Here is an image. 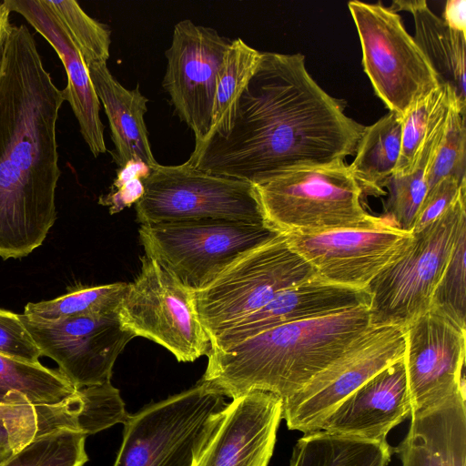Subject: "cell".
I'll return each mask as SVG.
<instances>
[{
  "instance_id": "6da1fadb",
  "label": "cell",
  "mask_w": 466,
  "mask_h": 466,
  "mask_svg": "<svg viewBox=\"0 0 466 466\" xmlns=\"http://www.w3.org/2000/svg\"><path fill=\"white\" fill-rule=\"evenodd\" d=\"M364 129L310 76L302 54L261 52L228 134L195 146L187 162L257 185L292 169L343 162Z\"/></svg>"
},
{
  "instance_id": "7a4b0ae2",
  "label": "cell",
  "mask_w": 466,
  "mask_h": 466,
  "mask_svg": "<svg viewBox=\"0 0 466 466\" xmlns=\"http://www.w3.org/2000/svg\"><path fill=\"white\" fill-rule=\"evenodd\" d=\"M65 101L25 25H11L0 62V257L28 256L57 213L56 121Z\"/></svg>"
},
{
  "instance_id": "3957f363",
  "label": "cell",
  "mask_w": 466,
  "mask_h": 466,
  "mask_svg": "<svg viewBox=\"0 0 466 466\" xmlns=\"http://www.w3.org/2000/svg\"><path fill=\"white\" fill-rule=\"evenodd\" d=\"M370 325L367 306L279 325L228 348L209 349L199 381L232 399L260 390L284 400Z\"/></svg>"
},
{
  "instance_id": "277c9868",
  "label": "cell",
  "mask_w": 466,
  "mask_h": 466,
  "mask_svg": "<svg viewBox=\"0 0 466 466\" xmlns=\"http://www.w3.org/2000/svg\"><path fill=\"white\" fill-rule=\"evenodd\" d=\"M266 223L280 234L370 228L383 218L361 205L345 162L292 169L254 185Z\"/></svg>"
},
{
  "instance_id": "5b68a950",
  "label": "cell",
  "mask_w": 466,
  "mask_h": 466,
  "mask_svg": "<svg viewBox=\"0 0 466 466\" xmlns=\"http://www.w3.org/2000/svg\"><path fill=\"white\" fill-rule=\"evenodd\" d=\"M226 406L224 396L198 381L128 415L113 466H197Z\"/></svg>"
},
{
  "instance_id": "8992f818",
  "label": "cell",
  "mask_w": 466,
  "mask_h": 466,
  "mask_svg": "<svg viewBox=\"0 0 466 466\" xmlns=\"http://www.w3.org/2000/svg\"><path fill=\"white\" fill-rule=\"evenodd\" d=\"M465 200L463 189L440 218L412 233L406 248L370 283V325L405 328L429 311L433 290L466 226Z\"/></svg>"
},
{
  "instance_id": "52a82bcc",
  "label": "cell",
  "mask_w": 466,
  "mask_h": 466,
  "mask_svg": "<svg viewBox=\"0 0 466 466\" xmlns=\"http://www.w3.org/2000/svg\"><path fill=\"white\" fill-rule=\"evenodd\" d=\"M316 275L280 234L242 254L194 291L199 319L212 339L279 292Z\"/></svg>"
},
{
  "instance_id": "ba28073f",
  "label": "cell",
  "mask_w": 466,
  "mask_h": 466,
  "mask_svg": "<svg viewBox=\"0 0 466 466\" xmlns=\"http://www.w3.org/2000/svg\"><path fill=\"white\" fill-rule=\"evenodd\" d=\"M146 256L196 291L242 254L280 235L267 223L198 219L142 224Z\"/></svg>"
},
{
  "instance_id": "9c48e42d",
  "label": "cell",
  "mask_w": 466,
  "mask_h": 466,
  "mask_svg": "<svg viewBox=\"0 0 466 466\" xmlns=\"http://www.w3.org/2000/svg\"><path fill=\"white\" fill-rule=\"evenodd\" d=\"M143 186L136 202L141 225L198 219L266 223L253 184L198 169L187 161L158 164Z\"/></svg>"
},
{
  "instance_id": "30bf717a",
  "label": "cell",
  "mask_w": 466,
  "mask_h": 466,
  "mask_svg": "<svg viewBox=\"0 0 466 466\" xmlns=\"http://www.w3.org/2000/svg\"><path fill=\"white\" fill-rule=\"evenodd\" d=\"M348 6L375 94L389 111L404 117L441 85L438 76L398 13L380 2L350 1Z\"/></svg>"
},
{
  "instance_id": "8fae6325",
  "label": "cell",
  "mask_w": 466,
  "mask_h": 466,
  "mask_svg": "<svg viewBox=\"0 0 466 466\" xmlns=\"http://www.w3.org/2000/svg\"><path fill=\"white\" fill-rule=\"evenodd\" d=\"M116 312L124 329L166 348L178 361H195L210 349L194 291L147 256Z\"/></svg>"
},
{
  "instance_id": "7c38bea8",
  "label": "cell",
  "mask_w": 466,
  "mask_h": 466,
  "mask_svg": "<svg viewBox=\"0 0 466 466\" xmlns=\"http://www.w3.org/2000/svg\"><path fill=\"white\" fill-rule=\"evenodd\" d=\"M405 328L370 325L305 386L282 400L289 430L309 433L371 377L404 357Z\"/></svg>"
},
{
  "instance_id": "4fadbf2b",
  "label": "cell",
  "mask_w": 466,
  "mask_h": 466,
  "mask_svg": "<svg viewBox=\"0 0 466 466\" xmlns=\"http://www.w3.org/2000/svg\"><path fill=\"white\" fill-rule=\"evenodd\" d=\"M20 318L41 355L56 361L76 389L111 381L116 358L135 337L122 327L116 311L53 321Z\"/></svg>"
},
{
  "instance_id": "5bb4252c",
  "label": "cell",
  "mask_w": 466,
  "mask_h": 466,
  "mask_svg": "<svg viewBox=\"0 0 466 466\" xmlns=\"http://www.w3.org/2000/svg\"><path fill=\"white\" fill-rule=\"evenodd\" d=\"M285 237L290 248L320 279L366 289L406 248L412 233L399 229L383 218L380 223L370 228L286 234Z\"/></svg>"
},
{
  "instance_id": "9a60e30c",
  "label": "cell",
  "mask_w": 466,
  "mask_h": 466,
  "mask_svg": "<svg viewBox=\"0 0 466 466\" xmlns=\"http://www.w3.org/2000/svg\"><path fill=\"white\" fill-rule=\"evenodd\" d=\"M229 44L216 29L186 19L175 25L166 50L163 87L178 117L192 130L195 146L210 131L218 74Z\"/></svg>"
},
{
  "instance_id": "2e32d148",
  "label": "cell",
  "mask_w": 466,
  "mask_h": 466,
  "mask_svg": "<svg viewBox=\"0 0 466 466\" xmlns=\"http://www.w3.org/2000/svg\"><path fill=\"white\" fill-rule=\"evenodd\" d=\"M465 340L466 330L430 310L405 326L411 415L465 388Z\"/></svg>"
},
{
  "instance_id": "e0dca14e",
  "label": "cell",
  "mask_w": 466,
  "mask_h": 466,
  "mask_svg": "<svg viewBox=\"0 0 466 466\" xmlns=\"http://www.w3.org/2000/svg\"><path fill=\"white\" fill-rule=\"evenodd\" d=\"M197 466H268L282 419V400L254 390L232 399Z\"/></svg>"
},
{
  "instance_id": "ac0fdd59",
  "label": "cell",
  "mask_w": 466,
  "mask_h": 466,
  "mask_svg": "<svg viewBox=\"0 0 466 466\" xmlns=\"http://www.w3.org/2000/svg\"><path fill=\"white\" fill-rule=\"evenodd\" d=\"M410 415L406 368L401 358L348 396L319 423L318 431L383 441L392 428Z\"/></svg>"
},
{
  "instance_id": "d6986e66",
  "label": "cell",
  "mask_w": 466,
  "mask_h": 466,
  "mask_svg": "<svg viewBox=\"0 0 466 466\" xmlns=\"http://www.w3.org/2000/svg\"><path fill=\"white\" fill-rule=\"evenodd\" d=\"M367 289L328 282L317 275L279 292L269 302L210 339V349H225L274 327L367 306Z\"/></svg>"
},
{
  "instance_id": "ffe728a7",
  "label": "cell",
  "mask_w": 466,
  "mask_h": 466,
  "mask_svg": "<svg viewBox=\"0 0 466 466\" xmlns=\"http://www.w3.org/2000/svg\"><path fill=\"white\" fill-rule=\"evenodd\" d=\"M10 12L21 15L53 46L66 69L67 84L62 94L78 122L80 133L95 157L106 151L100 101L87 67L65 31L41 0H5Z\"/></svg>"
},
{
  "instance_id": "44dd1931",
  "label": "cell",
  "mask_w": 466,
  "mask_h": 466,
  "mask_svg": "<svg viewBox=\"0 0 466 466\" xmlns=\"http://www.w3.org/2000/svg\"><path fill=\"white\" fill-rule=\"evenodd\" d=\"M393 448L402 466H466L465 388L411 416Z\"/></svg>"
},
{
  "instance_id": "7402d4cb",
  "label": "cell",
  "mask_w": 466,
  "mask_h": 466,
  "mask_svg": "<svg viewBox=\"0 0 466 466\" xmlns=\"http://www.w3.org/2000/svg\"><path fill=\"white\" fill-rule=\"evenodd\" d=\"M87 70L109 122L115 161L120 167L131 162L143 163L150 169L156 167L158 163L153 156L144 119L148 99L138 86L133 89L124 87L110 73L106 62L93 63Z\"/></svg>"
},
{
  "instance_id": "603a6c76",
  "label": "cell",
  "mask_w": 466,
  "mask_h": 466,
  "mask_svg": "<svg viewBox=\"0 0 466 466\" xmlns=\"http://www.w3.org/2000/svg\"><path fill=\"white\" fill-rule=\"evenodd\" d=\"M390 8L411 14L417 45L430 62L441 84L453 90L459 104L466 107V34L451 28L424 0L395 1Z\"/></svg>"
},
{
  "instance_id": "cb8c5ba5",
  "label": "cell",
  "mask_w": 466,
  "mask_h": 466,
  "mask_svg": "<svg viewBox=\"0 0 466 466\" xmlns=\"http://www.w3.org/2000/svg\"><path fill=\"white\" fill-rule=\"evenodd\" d=\"M403 117L389 111L365 127L355 157L348 166L362 194H386L385 185L394 175L401 152Z\"/></svg>"
},
{
  "instance_id": "d4e9b609",
  "label": "cell",
  "mask_w": 466,
  "mask_h": 466,
  "mask_svg": "<svg viewBox=\"0 0 466 466\" xmlns=\"http://www.w3.org/2000/svg\"><path fill=\"white\" fill-rule=\"evenodd\" d=\"M393 448L324 431L305 433L295 444L289 466H388Z\"/></svg>"
},
{
  "instance_id": "484cf974",
  "label": "cell",
  "mask_w": 466,
  "mask_h": 466,
  "mask_svg": "<svg viewBox=\"0 0 466 466\" xmlns=\"http://www.w3.org/2000/svg\"><path fill=\"white\" fill-rule=\"evenodd\" d=\"M76 390L58 370L0 353V406L53 405L67 399Z\"/></svg>"
},
{
  "instance_id": "4316f807",
  "label": "cell",
  "mask_w": 466,
  "mask_h": 466,
  "mask_svg": "<svg viewBox=\"0 0 466 466\" xmlns=\"http://www.w3.org/2000/svg\"><path fill=\"white\" fill-rule=\"evenodd\" d=\"M260 57L261 52L242 39L230 41L218 74L211 127L206 140L212 137H224L230 131L240 96L255 73Z\"/></svg>"
},
{
  "instance_id": "83f0119b",
  "label": "cell",
  "mask_w": 466,
  "mask_h": 466,
  "mask_svg": "<svg viewBox=\"0 0 466 466\" xmlns=\"http://www.w3.org/2000/svg\"><path fill=\"white\" fill-rule=\"evenodd\" d=\"M447 123L440 126L424 143L413 170L404 176L393 175L385 185L388 189L385 219L400 230L412 233L428 189V168L443 138Z\"/></svg>"
},
{
  "instance_id": "f1b7e54d",
  "label": "cell",
  "mask_w": 466,
  "mask_h": 466,
  "mask_svg": "<svg viewBox=\"0 0 466 466\" xmlns=\"http://www.w3.org/2000/svg\"><path fill=\"white\" fill-rule=\"evenodd\" d=\"M456 105L461 106L453 90L441 84L408 111L403 117L401 152L394 175L404 176L413 170L424 143L448 120Z\"/></svg>"
},
{
  "instance_id": "f546056e",
  "label": "cell",
  "mask_w": 466,
  "mask_h": 466,
  "mask_svg": "<svg viewBox=\"0 0 466 466\" xmlns=\"http://www.w3.org/2000/svg\"><path fill=\"white\" fill-rule=\"evenodd\" d=\"M127 289V282L78 288L54 299L28 302L23 314L32 319L53 321L116 312Z\"/></svg>"
},
{
  "instance_id": "4dcf8cb0",
  "label": "cell",
  "mask_w": 466,
  "mask_h": 466,
  "mask_svg": "<svg viewBox=\"0 0 466 466\" xmlns=\"http://www.w3.org/2000/svg\"><path fill=\"white\" fill-rule=\"evenodd\" d=\"M77 49L86 66L107 62L111 30L89 16L75 0H41Z\"/></svg>"
},
{
  "instance_id": "1f68e13d",
  "label": "cell",
  "mask_w": 466,
  "mask_h": 466,
  "mask_svg": "<svg viewBox=\"0 0 466 466\" xmlns=\"http://www.w3.org/2000/svg\"><path fill=\"white\" fill-rule=\"evenodd\" d=\"M86 437L68 428L42 432L0 466H84Z\"/></svg>"
},
{
  "instance_id": "d6a6232c",
  "label": "cell",
  "mask_w": 466,
  "mask_h": 466,
  "mask_svg": "<svg viewBox=\"0 0 466 466\" xmlns=\"http://www.w3.org/2000/svg\"><path fill=\"white\" fill-rule=\"evenodd\" d=\"M466 226L455 242L447 265L433 290L430 311L466 330Z\"/></svg>"
},
{
  "instance_id": "836d02e7",
  "label": "cell",
  "mask_w": 466,
  "mask_h": 466,
  "mask_svg": "<svg viewBox=\"0 0 466 466\" xmlns=\"http://www.w3.org/2000/svg\"><path fill=\"white\" fill-rule=\"evenodd\" d=\"M466 108L456 105L427 172V191L447 177L466 180Z\"/></svg>"
},
{
  "instance_id": "e575fe53",
  "label": "cell",
  "mask_w": 466,
  "mask_h": 466,
  "mask_svg": "<svg viewBox=\"0 0 466 466\" xmlns=\"http://www.w3.org/2000/svg\"><path fill=\"white\" fill-rule=\"evenodd\" d=\"M81 408L76 430L86 436L124 423L128 417L119 390L111 381L77 389Z\"/></svg>"
},
{
  "instance_id": "d590c367",
  "label": "cell",
  "mask_w": 466,
  "mask_h": 466,
  "mask_svg": "<svg viewBox=\"0 0 466 466\" xmlns=\"http://www.w3.org/2000/svg\"><path fill=\"white\" fill-rule=\"evenodd\" d=\"M45 431L47 430L35 406H0V463Z\"/></svg>"
},
{
  "instance_id": "8d00e7d4",
  "label": "cell",
  "mask_w": 466,
  "mask_h": 466,
  "mask_svg": "<svg viewBox=\"0 0 466 466\" xmlns=\"http://www.w3.org/2000/svg\"><path fill=\"white\" fill-rule=\"evenodd\" d=\"M0 353L7 357L30 362H39L41 352L20 314L0 309Z\"/></svg>"
},
{
  "instance_id": "74e56055",
  "label": "cell",
  "mask_w": 466,
  "mask_h": 466,
  "mask_svg": "<svg viewBox=\"0 0 466 466\" xmlns=\"http://www.w3.org/2000/svg\"><path fill=\"white\" fill-rule=\"evenodd\" d=\"M466 189V180L447 177L428 190L420 208L412 233L419 232L440 218Z\"/></svg>"
},
{
  "instance_id": "f35d334b",
  "label": "cell",
  "mask_w": 466,
  "mask_h": 466,
  "mask_svg": "<svg viewBox=\"0 0 466 466\" xmlns=\"http://www.w3.org/2000/svg\"><path fill=\"white\" fill-rule=\"evenodd\" d=\"M441 19L451 28L466 34V1H447Z\"/></svg>"
},
{
  "instance_id": "ab89813d",
  "label": "cell",
  "mask_w": 466,
  "mask_h": 466,
  "mask_svg": "<svg viewBox=\"0 0 466 466\" xmlns=\"http://www.w3.org/2000/svg\"><path fill=\"white\" fill-rule=\"evenodd\" d=\"M10 14L9 9L2 2L0 3V62L3 56V51L5 44V40L10 31Z\"/></svg>"
},
{
  "instance_id": "60d3db41",
  "label": "cell",
  "mask_w": 466,
  "mask_h": 466,
  "mask_svg": "<svg viewBox=\"0 0 466 466\" xmlns=\"http://www.w3.org/2000/svg\"><path fill=\"white\" fill-rule=\"evenodd\" d=\"M0 465H1V463H0Z\"/></svg>"
}]
</instances>
